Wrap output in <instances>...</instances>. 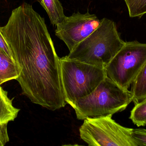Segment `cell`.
Masks as SVG:
<instances>
[{
  "label": "cell",
  "mask_w": 146,
  "mask_h": 146,
  "mask_svg": "<svg viewBox=\"0 0 146 146\" xmlns=\"http://www.w3.org/2000/svg\"><path fill=\"white\" fill-rule=\"evenodd\" d=\"M0 30L19 69L16 80L23 94L50 110L65 107L60 58L44 18L33 8L25 9L12 14Z\"/></svg>",
  "instance_id": "cell-1"
},
{
  "label": "cell",
  "mask_w": 146,
  "mask_h": 146,
  "mask_svg": "<svg viewBox=\"0 0 146 146\" xmlns=\"http://www.w3.org/2000/svg\"><path fill=\"white\" fill-rule=\"evenodd\" d=\"M125 43L120 37L115 23L104 18L99 27L66 57L105 69Z\"/></svg>",
  "instance_id": "cell-2"
},
{
  "label": "cell",
  "mask_w": 146,
  "mask_h": 146,
  "mask_svg": "<svg viewBox=\"0 0 146 146\" xmlns=\"http://www.w3.org/2000/svg\"><path fill=\"white\" fill-rule=\"evenodd\" d=\"M132 102L130 91L106 76L92 93L78 99L72 108L77 119L84 120L112 116L126 109Z\"/></svg>",
  "instance_id": "cell-3"
},
{
  "label": "cell",
  "mask_w": 146,
  "mask_h": 146,
  "mask_svg": "<svg viewBox=\"0 0 146 146\" xmlns=\"http://www.w3.org/2000/svg\"><path fill=\"white\" fill-rule=\"evenodd\" d=\"M60 61L65 101L72 107L78 99L92 93L106 76L104 69L66 56Z\"/></svg>",
  "instance_id": "cell-4"
},
{
  "label": "cell",
  "mask_w": 146,
  "mask_h": 146,
  "mask_svg": "<svg viewBox=\"0 0 146 146\" xmlns=\"http://www.w3.org/2000/svg\"><path fill=\"white\" fill-rule=\"evenodd\" d=\"M112 116L87 118L79 129L80 136L88 146H138L132 137L133 129L123 127Z\"/></svg>",
  "instance_id": "cell-5"
},
{
  "label": "cell",
  "mask_w": 146,
  "mask_h": 146,
  "mask_svg": "<svg viewBox=\"0 0 146 146\" xmlns=\"http://www.w3.org/2000/svg\"><path fill=\"white\" fill-rule=\"evenodd\" d=\"M146 62V43L126 42L105 69L106 77L128 90Z\"/></svg>",
  "instance_id": "cell-6"
},
{
  "label": "cell",
  "mask_w": 146,
  "mask_h": 146,
  "mask_svg": "<svg viewBox=\"0 0 146 146\" xmlns=\"http://www.w3.org/2000/svg\"><path fill=\"white\" fill-rule=\"evenodd\" d=\"M96 15L87 12L86 13H74L66 16L60 23L56 25L55 34L66 44L72 51L76 45L92 34L101 24Z\"/></svg>",
  "instance_id": "cell-7"
},
{
  "label": "cell",
  "mask_w": 146,
  "mask_h": 146,
  "mask_svg": "<svg viewBox=\"0 0 146 146\" xmlns=\"http://www.w3.org/2000/svg\"><path fill=\"white\" fill-rule=\"evenodd\" d=\"M20 71L14 60L0 48V86L4 82L19 77Z\"/></svg>",
  "instance_id": "cell-8"
},
{
  "label": "cell",
  "mask_w": 146,
  "mask_h": 146,
  "mask_svg": "<svg viewBox=\"0 0 146 146\" xmlns=\"http://www.w3.org/2000/svg\"><path fill=\"white\" fill-rule=\"evenodd\" d=\"M20 110L14 107L12 100L8 97L7 92L0 86V124L14 121Z\"/></svg>",
  "instance_id": "cell-9"
},
{
  "label": "cell",
  "mask_w": 146,
  "mask_h": 146,
  "mask_svg": "<svg viewBox=\"0 0 146 146\" xmlns=\"http://www.w3.org/2000/svg\"><path fill=\"white\" fill-rule=\"evenodd\" d=\"M48 13L52 25L56 26L66 17L59 0H37Z\"/></svg>",
  "instance_id": "cell-10"
},
{
  "label": "cell",
  "mask_w": 146,
  "mask_h": 146,
  "mask_svg": "<svg viewBox=\"0 0 146 146\" xmlns=\"http://www.w3.org/2000/svg\"><path fill=\"white\" fill-rule=\"evenodd\" d=\"M130 91L135 104L146 98V62L132 84Z\"/></svg>",
  "instance_id": "cell-11"
},
{
  "label": "cell",
  "mask_w": 146,
  "mask_h": 146,
  "mask_svg": "<svg viewBox=\"0 0 146 146\" xmlns=\"http://www.w3.org/2000/svg\"><path fill=\"white\" fill-rule=\"evenodd\" d=\"M129 119L138 127L145 126L146 98L135 104L131 111Z\"/></svg>",
  "instance_id": "cell-12"
},
{
  "label": "cell",
  "mask_w": 146,
  "mask_h": 146,
  "mask_svg": "<svg viewBox=\"0 0 146 146\" xmlns=\"http://www.w3.org/2000/svg\"><path fill=\"white\" fill-rule=\"evenodd\" d=\"M131 17H140L146 13V0H124Z\"/></svg>",
  "instance_id": "cell-13"
},
{
  "label": "cell",
  "mask_w": 146,
  "mask_h": 146,
  "mask_svg": "<svg viewBox=\"0 0 146 146\" xmlns=\"http://www.w3.org/2000/svg\"><path fill=\"white\" fill-rule=\"evenodd\" d=\"M132 135L138 146H146V129H133Z\"/></svg>",
  "instance_id": "cell-14"
},
{
  "label": "cell",
  "mask_w": 146,
  "mask_h": 146,
  "mask_svg": "<svg viewBox=\"0 0 146 146\" xmlns=\"http://www.w3.org/2000/svg\"><path fill=\"white\" fill-rule=\"evenodd\" d=\"M7 124L8 123L0 124V146H4L9 141Z\"/></svg>",
  "instance_id": "cell-15"
},
{
  "label": "cell",
  "mask_w": 146,
  "mask_h": 146,
  "mask_svg": "<svg viewBox=\"0 0 146 146\" xmlns=\"http://www.w3.org/2000/svg\"><path fill=\"white\" fill-rule=\"evenodd\" d=\"M0 48L6 53V54L10 58L14 60L13 57L12 55L11 51L9 49L8 45L7 43L6 40L4 39L2 33L0 30Z\"/></svg>",
  "instance_id": "cell-16"
},
{
  "label": "cell",
  "mask_w": 146,
  "mask_h": 146,
  "mask_svg": "<svg viewBox=\"0 0 146 146\" xmlns=\"http://www.w3.org/2000/svg\"></svg>",
  "instance_id": "cell-17"
}]
</instances>
